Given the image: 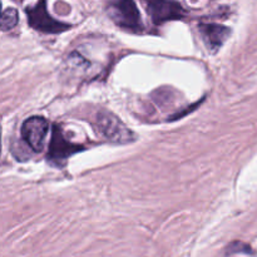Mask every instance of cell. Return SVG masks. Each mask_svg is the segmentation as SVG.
<instances>
[{
  "label": "cell",
  "instance_id": "obj_7",
  "mask_svg": "<svg viewBox=\"0 0 257 257\" xmlns=\"http://www.w3.org/2000/svg\"><path fill=\"white\" fill-rule=\"evenodd\" d=\"M198 29L206 47L212 53L217 52L231 34L230 28L215 23H202L198 25Z\"/></svg>",
  "mask_w": 257,
  "mask_h": 257
},
{
  "label": "cell",
  "instance_id": "obj_9",
  "mask_svg": "<svg viewBox=\"0 0 257 257\" xmlns=\"http://www.w3.org/2000/svg\"><path fill=\"white\" fill-rule=\"evenodd\" d=\"M246 252V253H251L252 252V248L250 247L248 245L243 242H233L231 243L230 246L227 247V252L228 253H236V252Z\"/></svg>",
  "mask_w": 257,
  "mask_h": 257
},
{
  "label": "cell",
  "instance_id": "obj_2",
  "mask_svg": "<svg viewBox=\"0 0 257 257\" xmlns=\"http://www.w3.org/2000/svg\"><path fill=\"white\" fill-rule=\"evenodd\" d=\"M95 128L98 132L109 140L110 142L114 143H130L132 142L133 133L128 130L119 118L115 117L113 113L107 112V110H99L95 115Z\"/></svg>",
  "mask_w": 257,
  "mask_h": 257
},
{
  "label": "cell",
  "instance_id": "obj_6",
  "mask_svg": "<svg viewBox=\"0 0 257 257\" xmlns=\"http://www.w3.org/2000/svg\"><path fill=\"white\" fill-rule=\"evenodd\" d=\"M82 150V146L74 145V143H72L70 141L65 140V137L63 136L62 130H60L58 125H54L52 133V141H50L49 146V153H48L49 161L60 165V163L64 162L67 158H69L70 156H73L74 153L79 152V151Z\"/></svg>",
  "mask_w": 257,
  "mask_h": 257
},
{
  "label": "cell",
  "instance_id": "obj_5",
  "mask_svg": "<svg viewBox=\"0 0 257 257\" xmlns=\"http://www.w3.org/2000/svg\"><path fill=\"white\" fill-rule=\"evenodd\" d=\"M147 12L155 24H162L168 20L183 19L186 10L176 0H145Z\"/></svg>",
  "mask_w": 257,
  "mask_h": 257
},
{
  "label": "cell",
  "instance_id": "obj_3",
  "mask_svg": "<svg viewBox=\"0 0 257 257\" xmlns=\"http://www.w3.org/2000/svg\"><path fill=\"white\" fill-rule=\"evenodd\" d=\"M27 17L30 27L42 33L55 34V33L65 32L69 28H72L69 24L58 22L54 18L50 17L47 10V0H39L35 7L28 8Z\"/></svg>",
  "mask_w": 257,
  "mask_h": 257
},
{
  "label": "cell",
  "instance_id": "obj_8",
  "mask_svg": "<svg viewBox=\"0 0 257 257\" xmlns=\"http://www.w3.org/2000/svg\"><path fill=\"white\" fill-rule=\"evenodd\" d=\"M19 22V14L14 8H7L2 14V29L4 32L13 29Z\"/></svg>",
  "mask_w": 257,
  "mask_h": 257
},
{
  "label": "cell",
  "instance_id": "obj_1",
  "mask_svg": "<svg viewBox=\"0 0 257 257\" xmlns=\"http://www.w3.org/2000/svg\"><path fill=\"white\" fill-rule=\"evenodd\" d=\"M107 12L110 19L123 29L140 32L143 28L135 0H108Z\"/></svg>",
  "mask_w": 257,
  "mask_h": 257
},
{
  "label": "cell",
  "instance_id": "obj_4",
  "mask_svg": "<svg viewBox=\"0 0 257 257\" xmlns=\"http://www.w3.org/2000/svg\"><path fill=\"white\" fill-rule=\"evenodd\" d=\"M48 132H49V123L45 118L39 115L28 118L22 125L23 140L34 152H42Z\"/></svg>",
  "mask_w": 257,
  "mask_h": 257
}]
</instances>
